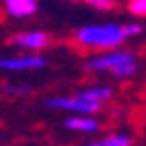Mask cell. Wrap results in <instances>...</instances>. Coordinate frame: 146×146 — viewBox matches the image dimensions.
<instances>
[{
	"instance_id": "obj_5",
	"label": "cell",
	"mask_w": 146,
	"mask_h": 146,
	"mask_svg": "<svg viewBox=\"0 0 146 146\" xmlns=\"http://www.w3.org/2000/svg\"><path fill=\"white\" fill-rule=\"evenodd\" d=\"M9 42H11L13 46H20V48H24V50H33V52H37V50L48 48V44H50V35L46 33V31H26V33L13 35Z\"/></svg>"
},
{
	"instance_id": "obj_11",
	"label": "cell",
	"mask_w": 146,
	"mask_h": 146,
	"mask_svg": "<svg viewBox=\"0 0 146 146\" xmlns=\"http://www.w3.org/2000/svg\"><path fill=\"white\" fill-rule=\"evenodd\" d=\"M87 7H92V9H98V11H111V9H116V2L113 0H90L87 2Z\"/></svg>"
},
{
	"instance_id": "obj_6",
	"label": "cell",
	"mask_w": 146,
	"mask_h": 146,
	"mask_svg": "<svg viewBox=\"0 0 146 146\" xmlns=\"http://www.w3.org/2000/svg\"><path fill=\"white\" fill-rule=\"evenodd\" d=\"M2 9L11 18H31V15H35L39 5L35 0H7V2H2Z\"/></svg>"
},
{
	"instance_id": "obj_4",
	"label": "cell",
	"mask_w": 146,
	"mask_h": 146,
	"mask_svg": "<svg viewBox=\"0 0 146 146\" xmlns=\"http://www.w3.org/2000/svg\"><path fill=\"white\" fill-rule=\"evenodd\" d=\"M46 66V59L42 55H20V57H0V70H11V72H22V70H39Z\"/></svg>"
},
{
	"instance_id": "obj_2",
	"label": "cell",
	"mask_w": 146,
	"mask_h": 146,
	"mask_svg": "<svg viewBox=\"0 0 146 146\" xmlns=\"http://www.w3.org/2000/svg\"><path fill=\"white\" fill-rule=\"evenodd\" d=\"M85 72H109L116 79H131L140 70V61L131 50H111V52H100L96 57H90L83 63Z\"/></svg>"
},
{
	"instance_id": "obj_8",
	"label": "cell",
	"mask_w": 146,
	"mask_h": 146,
	"mask_svg": "<svg viewBox=\"0 0 146 146\" xmlns=\"http://www.w3.org/2000/svg\"><path fill=\"white\" fill-rule=\"evenodd\" d=\"M66 127L70 131H81V133H96L100 124L96 118H87V116H79V118H68Z\"/></svg>"
},
{
	"instance_id": "obj_3",
	"label": "cell",
	"mask_w": 146,
	"mask_h": 146,
	"mask_svg": "<svg viewBox=\"0 0 146 146\" xmlns=\"http://www.w3.org/2000/svg\"><path fill=\"white\" fill-rule=\"evenodd\" d=\"M46 107L50 109H61V111H74L79 116H94L103 107H98L94 103H87L79 94H72V96H52V98H46Z\"/></svg>"
},
{
	"instance_id": "obj_9",
	"label": "cell",
	"mask_w": 146,
	"mask_h": 146,
	"mask_svg": "<svg viewBox=\"0 0 146 146\" xmlns=\"http://www.w3.org/2000/svg\"><path fill=\"white\" fill-rule=\"evenodd\" d=\"M85 146H133V140H131V135H127V133H109L107 137H103V140L87 142Z\"/></svg>"
},
{
	"instance_id": "obj_7",
	"label": "cell",
	"mask_w": 146,
	"mask_h": 146,
	"mask_svg": "<svg viewBox=\"0 0 146 146\" xmlns=\"http://www.w3.org/2000/svg\"><path fill=\"white\" fill-rule=\"evenodd\" d=\"M76 94H79L83 100H87V103L105 107V103L111 100V96H113V90H111L109 85H92V87H85V90L76 92Z\"/></svg>"
},
{
	"instance_id": "obj_10",
	"label": "cell",
	"mask_w": 146,
	"mask_h": 146,
	"mask_svg": "<svg viewBox=\"0 0 146 146\" xmlns=\"http://www.w3.org/2000/svg\"><path fill=\"white\" fill-rule=\"evenodd\" d=\"M127 11L135 18H146V0H131L127 2Z\"/></svg>"
},
{
	"instance_id": "obj_1",
	"label": "cell",
	"mask_w": 146,
	"mask_h": 146,
	"mask_svg": "<svg viewBox=\"0 0 146 146\" xmlns=\"http://www.w3.org/2000/svg\"><path fill=\"white\" fill-rule=\"evenodd\" d=\"M74 42L81 48L87 50H118L122 44L127 42L124 35V24H116V22H107V24H87L81 26L74 33Z\"/></svg>"
},
{
	"instance_id": "obj_13",
	"label": "cell",
	"mask_w": 146,
	"mask_h": 146,
	"mask_svg": "<svg viewBox=\"0 0 146 146\" xmlns=\"http://www.w3.org/2000/svg\"><path fill=\"white\" fill-rule=\"evenodd\" d=\"M142 31H144V26L137 24V22L124 24V35H127V39H129V37H137V35H142Z\"/></svg>"
},
{
	"instance_id": "obj_12",
	"label": "cell",
	"mask_w": 146,
	"mask_h": 146,
	"mask_svg": "<svg viewBox=\"0 0 146 146\" xmlns=\"http://www.w3.org/2000/svg\"><path fill=\"white\" fill-rule=\"evenodd\" d=\"M2 90H5L7 94H11V96H26V94H31L29 85H5Z\"/></svg>"
}]
</instances>
